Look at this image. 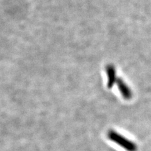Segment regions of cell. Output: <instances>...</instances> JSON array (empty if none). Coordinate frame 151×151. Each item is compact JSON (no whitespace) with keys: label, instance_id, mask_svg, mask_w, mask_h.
Wrapping results in <instances>:
<instances>
[{"label":"cell","instance_id":"obj_1","mask_svg":"<svg viewBox=\"0 0 151 151\" xmlns=\"http://www.w3.org/2000/svg\"><path fill=\"white\" fill-rule=\"evenodd\" d=\"M108 137L110 140L119 145L127 151H137V145L130 140L126 139L124 136L113 130H110L108 132Z\"/></svg>","mask_w":151,"mask_h":151},{"label":"cell","instance_id":"obj_2","mask_svg":"<svg viewBox=\"0 0 151 151\" xmlns=\"http://www.w3.org/2000/svg\"><path fill=\"white\" fill-rule=\"evenodd\" d=\"M105 70L108 77L107 86L108 88H111L113 85L116 83L117 80L115 68L112 64H108L106 66Z\"/></svg>","mask_w":151,"mask_h":151},{"label":"cell","instance_id":"obj_3","mask_svg":"<svg viewBox=\"0 0 151 151\" xmlns=\"http://www.w3.org/2000/svg\"><path fill=\"white\" fill-rule=\"evenodd\" d=\"M118 88H119L122 96L126 100H129L132 96V91L127 84L121 78H118L116 82Z\"/></svg>","mask_w":151,"mask_h":151}]
</instances>
